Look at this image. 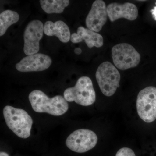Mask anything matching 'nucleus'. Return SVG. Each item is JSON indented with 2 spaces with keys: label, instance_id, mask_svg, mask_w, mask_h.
Instances as JSON below:
<instances>
[{
  "label": "nucleus",
  "instance_id": "1",
  "mask_svg": "<svg viewBox=\"0 0 156 156\" xmlns=\"http://www.w3.org/2000/svg\"><path fill=\"white\" fill-rule=\"evenodd\" d=\"M29 100L36 112L61 116L69 109L68 103L63 96L58 95L50 98L41 90H35L31 92L29 95Z\"/></svg>",
  "mask_w": 156,
  "mask_h": 156
},
{
  "label": "nucleus",
  "instance_id": "2",
  "mask_svg": "<svg viewBox=\"0 0 156 156\" xmlns=\"http://www.w3.org/2000/svg\"><path fill=\"white\" fill-rule=\"evenodd\" d=\"M3 112L7 126L14 134L23 139L30 136L33 121L27 112L7 105L3 109Z\"/></svg>",
  "mask_w": 156,
  "mask_h": 156
},
{
  "label": "nucleus",
  "instance_id": "3",
  "mask_svg": "<svg viewBox=\"0 0 156 156\" xmlns=\"http://www.w3.org/2000/svg\"><path fill=\"white\" fill-rule=\"evenodd\" d=\"M63 96L66 101H75L84 106L92 105L96 100V94L92 80L87 76L79 78L74 87L65 90Z\"/></svg>",
  "mask_w": 156,
  "mask_h": 156
},
{
  "label": "nucleus",
  "instance_id": "4",
  "mask_svg": "<svg viewBox=\"0 0 156 156\" xmlns=\"http://www.w3.org/2000/svg\"><path fill=\"white\" fill-rule=\"evenodd\" d=\"M95 77L101 91L104 95L110 97L119 87L121 76L114 66L104 62L98 68Z\"/></svg>",
  "mask_w": 156,
  "mask_h": 156
},
{
  "label": "nucleus",
  "instance_id": "5",
  "mask_svg": "<svg viewBox=\"0 0 156 156\" xmlns=\"http://www.w3.org/2000/svg\"><path fill=\"white\" fill-rule=\"evenodd\" d=\"M138 115L147 123L156 119V88L148 87L140 92L136 102Z\"/></svg>",
  "mask_w": 156,
  "mask_h": 156
},
{
  "label": "nucleus",
  "instance_id": "6",
  "mask_svg": "<svg viewBox=\"0 0 156 156\" xmlns=\"http://www.w3.org/2000/svg\"><path fill=\"white\" fill-rule=\"evenodd\" d=\"M112 56L115 66L122 70L136 67L140 60L139 53L133 46L126 43L114 46Z\"/></svg>",
  "mask_w": 156,
  "mask_h": 156
},
{
  "label": "nucleus",
  "instance_id": "7",
  "mask_svg": "<svg viewBox=\"0 0 156 156\" xmlns=\"http://www.w3.org/2000/svg\"><path fill=\"white\" fill-rule=\"evenodd\" d=\"M97 141L95 132L89 129H81L73 131L68 136L66 144L73 151L83 153L95 147Z\"/></svg>",
  "mask_w": 156,
  "mask_h": 156
},
{
  "label": "nucleus",
  "instance_id": "8",
  "mask_svg": "<svg viewBox=\"0 0 156 156\" xmlns=\"http://www.w3.org/2000/svg\"><path fill=\"white\" fill-rule=\"evenodd\" d=\"M44 33V26L41 21L34 20L29 23L23 35V52L26 55L30 56L38 53Z\"/></svg>",
  "mask_w": 156,
  "mask_h": 156
},
{
  "label": "nucleus",
  "instance_id": "9",
  "mask_svg": "<svg viewBox=\"0 0 156 156\" xmlns=\"http://www.w3.org/2000/svg\"><path fill=\"white\" fill-rule=\"evenodd\" d=\"M52 62L48 55L37 53L25 56L16 64L15 67L20 72L43 71L48 69Z\"/></svg>",
  "mask_w": 156,
  "mask_h": 156
},
{
  "label": "nucleus",
  "instance_id": "10",
  "mask_svg": "<svg viewBox=\"0 0 156 156\" xmlns=\"http://www.w3.org/2000/svg\"><path fill=\"white\" fill-rule=\"evenodd\" d=\"M107 7L101 0H96L92 4L86 20L87 28L95 32L100 31L107 20Z\"/></svg>",
  "mask_w": 156,
  "mask_h": 156
},
{
  "label": "nucleus",
  "instance_id": "11",
  "mask_svg": "<svg viewBox=\"0 0 156 156\" xmlns=\"http://www.w3.org/2000/svg\"><path fill=\"white\" fill-rule=\"evenodd\" d=\"M107 11L110 20L112 22L122 18L134 20L138 16V10L136 6L129 2L123 4L112 3L107 7Z\"/></svg>",
  "mask_w": 156,
  "mask_h": 156
},
{
  "label": "nucleus",
  "instance_id": "12",
  "mask_svg": "<svg viewBox=\"0 0 156 156\" xmlns=\"http://www.w3.org/2000/svg\"><path fill=\"white\" fill-rule=\"evenodd\" d=\"M70 40L75 44L85 42L90 48H101L103 45V37L101 35L82 26L78 27L76 33L71 35Z\"/></svg>",
  "mask_w": 156,
  "mask_h": 156
},
{
  "label": "nucleus",
  "instance_id": "13",
  "mask_svg": "<svg viewBox=\"0 0 156 156\" xmlns=\"http://www.w3.org/2000/svg\"><path fill=\"white\" fill-rule=\"evenodd\" d=\"M44 33L48 36H56L63 43L69 41L71 36L69 27L62 20L47 21L44 25Z\"/></svg>",
  "mask_w": 156,
  "mask_h": 156
},
{
  "label": "nucleus",
  "instance_id": "14",
  "mask_svg": "<svg viewBox=\"0 0 156 156\" xmlns=\"http://www.w3.org/2000/svg\"><path fill=\"white\" fill-rule=\"evenodd\" d=\"M40 3L43 11L47 14H61L69 5V1L41 0Z\"/></svg>",
  "mask_w": 156,
  "mask_h": 156
},
{
  "label": "nucleus",
  "instance_id": "15",
  "mask_svg": "<svg viewBox=\"0 0 156 156\" xmlns=\"http://www.w3.org/2000/svg\"><path fill=\"white\" fill-rule=\"evenodd\" d=\"M19 14L15 11L5 10L0 14V36L5 34L8 29L19 20Z\"/></svg>",
  "mask_w": 156,
  "mask_h": 156
},
{
  "label": "nucleus",
  "instance_id": "16",
  "mask_svg": "<svg viewBox=\"0 0 156 156\" xmlns=\"http://www.w3.org/2000/svg\"><path fill=\"white\" fill-rule=\"evenodd\" d=\"M115 156H136L134 152L131 148L123 147L117 152Z\"/></svg>",
  "mask_w": 156,
  "mask_h": 156
},
{
  "label": "nucleus",
  "instance_id": "17",
  "mask_svg": "<svg viewBox=\"0 0 156 156\" xmlns=\"http://www.w3.org/2000/svg\"><path fill=\"white\" fill-rule=\"evenodd\" d=\"M151 13L154 19L156 20V5L154 7L153 9L151 10Z\"/></svg>",
  "mask_w": 156,
  "mask_h": 156
},
{
  "label": "nucleus",
  "instance_id": "18",
  "mask_svg": "<svg viewBox=\"0 0 156 156\" xmlns=\"http://www.w3.org/2000/svg\"><path fill=\"white\" fill-rule=\"evenodd\" d=\"M82 50H81L80 48H76L74 50V53H76L77 55H80L81 53H82Z\"/></svg>",
  "mask_w": 156,
  "mask_h": 156
},
{
  "label": "nucleus",
  "instance_id": "19",
  "mask_svg": "<svg viewBox=\"0 0 156 156\" xmlns=\"http://www.w3.org/2000/svg\"><path fill=\"white\" fill-rule=\"evenodd\" d=\"M0 156H9V155L7 153L1 152L0 153Z\"/></svg>",
  "mask_w": 156,
  "mask_h": 156
}]
</instances>
